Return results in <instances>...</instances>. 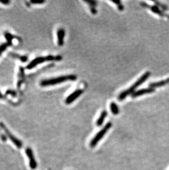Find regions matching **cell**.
I'll return each mask as SVG.
<instances>
[{
    "mask_svg": "<svg viewBox=\"0 0 169 170\" xmlns=\"http://www.w3.org/2000/svg\"><path fill=\"white\" fill-rule=\"evenodd\" d=\"M151 74L150 72H146L145 73H144L130 87L120 93L118 96V99L120 101L123 100L128 95L132 94L135 91H136V89L139 87L140 85H142L144 82H145L148 79V78L151 76Z\"/></svg>",
    "mask_w": 169,
    "mask_h": 170,
    "instance_id": "obj_1",
    "label": "cell"
},
{
    "mask_svg": "<svg viewBox=\"0 0 169 170\" xmlns=\"http://www.w3.org/2000/svg\"><path fill=\"white\" fill-rule=\"evenodd\" d=\"M76 79H77V76H76L74 74L59 76L51 79L43 80L40 83V85L42 87L52 86V85L59 84L66 81H75Z\"/></svg>",
    "mask_w": 169,
    "mask_h": 170,
    "instance_id": "obj_2",
    "label": "cell"
},
{
    "mask_svg": "<svg viewBox=\"0 0 169 170\" xmlns=\"http://www.w3.org/2000/svg\"><path fill=\"white\" fill-rule=\"evenodd\" d=\"M62 59V56H51L49 55L45 57H39L35 58L33 60L31 61L30 64L27 66V69H32L37 65L40 64H42L46 61H60Z\"/></svg>",
    "mask_w": 169,
    "mask_h": 170,
    "instance_id": "obj_3",
    "label": "cell"
},
{
    "mask_svg": "<svg viewBox=\"0 0 169 170\" xmlns=\"http://www.w3.org/2000/svg\"><path fill=\"white\" fill-rule=\"evenodd\" d=\"M112 123L109 122L107 125L102 128L100 131L94 137L92 140H91L90 143V146L91 147L94 148L96 145L97 144L100 142V140L104 136V135L107 133V132L109 130V129L112 127Z\"/></svg>",
    "mask_w": 169,
    "mask_h": 170,
    "instance_id": "obj_4",
    "label": "cell"
},
{
    "mask_svg": "<svg viewBox=\"0 0 169 170\" xmlns=\"http://www.w3.org/2000/svg\"><path fill=\"white\" fill-rule=\"evenodd\" d=\"M0 127L3 129L7 137L11 140V141L15 145L17 148H19V149L21 148V147L23 146V143L21 142V140L18 139V138H17L14 135H13L2 122H0Z\"/></svg>",
    "mask_w": 169,
    "mask_h": 170,
    "instance_id": "obj_5",
    "label": "cell"
},
{
    "mask_svg": "<svg viewBox=\"0 0 169 170\" xmlns=\"http://www.w3.org/2000/svg\"><path fill=\"white\" fill-rule=\"evenodd\" d=\"M25 153L27 154V158H29V166H30L31 169H32V170L36 169V167L37 166V164L35 159V157H34L32 149H31L30 148H27L25 150Z\"/></svg>",
    "mask_w": 169,
    "mask_h": 170,
    "instance_id": "obj_6",
    "label": "cell"
},
{
    "mask_svg": "<svg viewBox=\"0 0 169 170\" xmlns=\"http://www.w3.org/2000/svg\"><path fill=\"white\" fill-rule=\"evenodd\" d=\"M82 93H83V90L81 89L76 90L66 97L65 103L67 105H69L70 103H73L76 99H77Z\"/></svg>",
    "mask_w": 169,
    "mask_h": 170,
    "instance_id": "obj_7",
    "label": "cell"
},
{
    "mask_svg": "<svg viewBox=\"0 0 169 170\" xmlns=\"http://www.w3.org/2000/svg\"><path fill=\"white\" fill-rule=\"evenodd\" d=\"M155 89L153 88H143L142 89H140L139 90L135 91L131 95V96L133 98H135V97H139L141 96L142 95H144L145 94H149L153 93L155 91Z\"/></svg>",
    "mask_w": 169,
    "mask_h": 170,
    "instance_id": "obj_8",
    "label": "cell"
},
{
    "mask_svg": "<svg viewBox=\"0 0 169 170\" xmlns=\"http://www.w3.org/2000/svg\"><path fill=\"white\" fill-rule=\"evenodd\" d=\"M142 4L143 6L149 8L153 12L157 14L159 16L163 17H166V16L167 17V15L163 12L162 11H161V9L159 8V7L157 6L156 5L155 6H149V5H148V4H146V3H142Z\"/></svg>",
    "mask_w": 169,
    "mask_h": 170,
    "instance_id": "obj_9",
    "label": "cell"
},
{
    "mask_svg": "<svg viewBox=\"0 0 169 170\" xmlns=\"http://www.w3.org/2000/svg\"><path fill=\"white\" fill-rule=\"evenodd\" d=\"M65 35V30L63 28H59L58 30L57 33L58 45L59 46L63 45Z\"/></svg>",
    "mask_w": 169,
    "mask_h": 170,
    "instance_id": "obj_10",
    "label": "cell"
},
{
    "mask_svg": "<svg viewBox=\"0 0 169 170\" xmlns=\"http://www.w3.org/2000/svg\"><path fill=\"white\" fill-rule=\"evenodd\" d=\"M168 84H169V78L165 79V80H162L158 81V82L151 83L149 84V87L155 89L158 87H161L165 86Z\"/></svg>",
    "mask_w": 169,
    "mask_h": 170,
    "instance_id": "obj_11",
    "label": "cell"
},
{
    "mask_svg": "<svg viewBox=\"0 0 169 170\" xmlns=\"http://www.w3.org/2000/svg\"><path fill=\"white\" fill-rule=\"evenodd\" d=\"M107 112L106 111H103L101 113L100 115V116L99 118L97 119L96 122V125L97 126H100L102 125L103 122L104 121V119L107 116Z\"/></svg>",
    "mask_w": 169,
    "mask_h": 170,
    "instance_id": "obj_12",
    "label": "cell"
},
{
    "mask_svg": "<svg viewBox=\"0 0 169 170\" xmlns=\"http://www.w3.org/2000/svg\"><path fill=\"white\" fill-rule=\"evenodd\" d=\"M110 109L111 112L114 115H117L119 113V109L118 107L117 104L114 102H112L110 104Z\"/></svg>",
    "mask_w": 169,
    "mask_h": 170,
    "instance_id": "obj_13",
    "label": "cell"
},
{
    "mask_svg": "<svg viewBox=\"0 0 169 170\" xmlns=\"http://www.w3.org/2000/svg\"><path fill=\"white\" fill-rule=\"evenodd\" d=\"M84 2H86V3L88 4L89 6H90L91 8V12L93 14H96L97 12L96 10L95 9V7L96 6V1H84Z\"/></svg>",
    "mask_w": 169,
    "mask_h": 170,
    "instance_id": "obj_14",
    "label": "cell"
},
{
    "mask_svg": "<svg viewBox=\"0 0 169 170\" xmlns=\"http://www.w3.org/2000/svg\"><path fill=\"white\" fill-rule=\"evenodd\" d=\"M112 2L113 3L116 4V5L117 6L118 9L120 11H122L124 10V6L123 5V4L121 3V2L120 1H115V0H112Z\"/></svg>",
    "mask_w": 169,
    "mask_h": 170,
    "instance_id": "obj_15",
    "label": "cell"
},
{
    "mask_svg": "<svg viewBox=\"0 0 169 170\" xmlns=\"http://www.w3.org/2000/svg\"><path fill=\"white\" fill-rule=\"evenodd\" d=\"M154 2L155 3L156 6H157L158 7H159L161 9H163V10H164V11L167 10V7L166 5L162 4V3H160V2H158V1H154Z\"/></svg>",
    "mask_w": 169,
    "mask_h": 170,
    "instance_id": "obj_16",
    "label": "cell"
},
{
    "mask_svg": "<svg viewBox=\"0 0 169 170\" xmlns=\"http://www.w3.org/2000/svg\"><path fill=\"white\" fill-rule=\"evenodd\" d=\"M6 47H7V45H5V44L0 46V55H1L2 53L6 50Z\"/></svg>",
    "mask_w": 169,
    "mask_h": 170,
    "instance_id": "obj_17",
    "label": "cell"
},
{
    "mask_svg": "<svg viewBox=\"0 0 169 170\" xmlns=\"http://www.w3.org/2000/svg\"><path fill=\"white\" fill-rule=\"evenodd\" d=\"M32 3H44L45 2V1H39V2H37V1H31V2Z\"/></svg>",
    "mask_w": 169,
    "mask_h": 170,
    "instance_id": "obj_18",
    "label": "cell"
},
{
    "mask_svg": "<svg viewBox=\"0 0 169 170\" xmlns=\"http://www.w3.org/2000/svg\"><path fill=\"white\" fill-rule=\"evenodd\" d=\"M0 99H3V96H2V95L1 94V92H0Z\"/></svg>",
    "mask_w": 169,
    "mask_h": 170,
    "instance_id": "obj_19",
    "label": "cell"
}]
</instances>
